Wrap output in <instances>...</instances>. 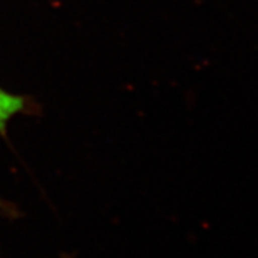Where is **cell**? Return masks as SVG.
Wrapping results in <instances>:
<instances>
[{"label":"cell","instance_id":"1","mask_svg":"<svg viewBox=\"0 0 258 258\" xmlns=\"http://www.w3.org/2000/svg\"><path fill=\"white\" fill-rule=\"evenodd\" d=\"M26 99L0 88V135H6L9 122L18 113L25 111Z\"/></svg>","mask_w":258,"mask_h":258}]
</instances>
